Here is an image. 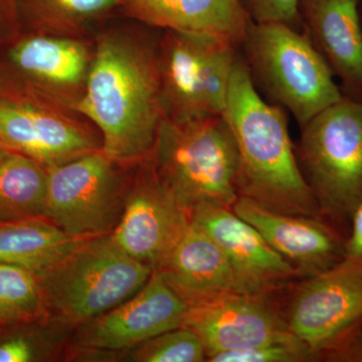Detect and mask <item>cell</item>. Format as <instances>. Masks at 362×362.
Returning a JSON list of instances; mask_svg holds the SVG:
<instances>
[{
    "label": "cell",
    "instance_id": "1",
    "mask_svg": "<svg viewBox=\"0 0 362 362\" xmlns=\"http://www.w3.org/2000/svg\"><path fill=\"white\" fill-rule=\"evenodd\" d=\"M76 109L101 131L103 152L117 164L142 162L165 118L159 44L105 35L90 62Z\"/></svg>",
    "mask_w": 362,
    "mask_h": 362
},
{
    "label": "cell",
    "instance_id": "2",
    "mask_svg": "<svg viewBox=\"0 0 362 362\" xmlns=\"http://www.w3.org/2000/svg\"><path fill=\"white\" fill-rule=\"evenodd\" d=\"M223 115L239 152V197L278 213L324 218L298 163L286 111L255 89L240 54Z\"/></svg>",
    "mask_w": 362,
    "mask_h": 362
},
{
    "label": "cell",
    "instance_id": "3",
    "mask_svg": "<svg viewBox=\"0 0 362 362\" xmlns=\"http://www.w3.org/2000/svg\"><path fill=\"white\" fill-rule=\"evenodd\" d=\"M146 161L189 214L202 206L232 209L239 199V152L223 115L165 117Z\"/></svg>",
    "mask_w": 362,
    "mask_h": 362
},
{
    "label": "cell",
    "instance_id": "4",
    "mask_svg": "<svg viewBox=\"0 0 362 362\" xmlns=\"http://www.w3.org/2000/svg\"><path fill=\"white\" fill-rule=\"evenodd\" d=\"M255 89L289 111L300 128L343 97L308 35L279 23H252L239 47Z\"/></svg>",
    "mask_w": 362,
    "mask_h": 362
},
{
    "label": "cell",
    "instance_id": "5",
    "mask_svg": "<svg viewBox=\"0 0 362 362\" xmlns=\"http://www.w3.org/2000/svg\"><path fill=\"white\" fill-rule=\"evenodd\" d=\"M296 154L323 218L350 226L362 204V101L343 96L313 117Z\"/></svg>",
    "mask_w": 362,
    "mask_h": 362
},
{
    "label": "cell",
    "instance_id": "6",
    "mask_svg": "<svg viewBox=\"0 0 362 362\" xmlns=\"http://www.w3.org/2000/svg\"><path fill=\"white\" fill-rule=\"evenodd\" d=\"M153 271L107 233L90 238L37 277L47 310L66 322L84 324L134 296Z\"/></svg>",
    "mask_w": 362,
    "mask_h": 362
},
{
    "label": "cell",
    "instance_id": "7",
    "mask_svg": "<svg viewBox=\"0 0 362 362\" xmlns=\"http://www.w3.org/2000/svg\"><path fill=\"white\" fill-rule=\"evenodd\" d=\"M237 47L206 35L164 30L159 42L165 117L223 115Z\"/></svg>",
    "mask_w": 362,
    "mask_h": 362
},
{
    "label": "cell",
    "instance_id": "8",
    "mask_svg": "<svg viewBox=\"0 0 362 362\" xmlns=\"http://www.w3.org/2000/svg\"><path fill=\"white\" fill-rule=\"evenodd\" d=\"M116 164L98 149L47 168L45 218L75 237L113 232L128 190Z\"/></svg>",
    "mask_w": 362,
    "mask_h": 362
},
{
    "label": "cell",
    "instance_id": "9",
    "mask_svg": "<svg viewBox=\"0 0 362 362\" xmlns=\"http://www.w3.org/2000/svg\"><path fill=\"white\" fill-rule=\"evenodd\" d=\"M283 317L288 329L324 358L362 320V261L344 257L298 285Z\"/></svg>",
    "mask_w": 362,
    "mask_h": 362
},
{
    "label": "cell",
    "instance_id": "10",
    "mask_svg": "<svg viewBox=\"0 0 362 362\" xmlns=\"http://www.w3.org/2000/svg\"><path fill=\"white\" fill-rule=\"evenodd\" d=\"M270 297L226 293L188 306L182 326L201 338L206 361L216 354L252 349L294 335Z\"/></svg>",
    "mask_w": 362,
    "mask_h": 362
},
{
    "label": "cell",
    "instance_id": "11",
    "mask_svg": "<svg viewBox=\"0 0 362 362\" xmlns=\"http://www.w3.org/2000/svg\"><path fill=\"white\" fill-rule=\"evenodd\" d=\"M190 223V214L158 180L146 161L127 190L112 239L133 259L162 265Z\"/></svg>",
    "mask_w": 362,
    "mask_h": 362
},
{
    "label": "cell",
    "instance_id": "12",
    "mask_svg": "<svg viewBox=\"0 0 362 362\" xmlns=\"http://www.w3.org/2000/svg\"><path fill=\"white\" fill-rule=\"evenodd\" d=\"M188 305L154 270L134 296L84 323L77 343L86 349L122 350L181 327Z\"/></svg>",
    "mask_w": 362,
    "mask_h": 362
},
{
    "label": "cell",
    "instance_id": "13",
    "mask_svg": "<svg viewBox=\"0 0 362 362\" xmlns=\"http://www.w3.org/2000/svg\"><path fill=\"white\" fill-rule=\"evenodd\" d=\"M232 211L254 226L301 277L317 275L344 259L347 237L324 218L278 213L243 197Z\"/></svg>",
    "mask_w": 362,
    "mask_h": 362
},
{
    "label": "cell",
    "instance_id": "14",
    "mask_svg": "<svg viewBox=\"0 0 362 362\" xmlns=\"http://www.w3.org/2000/svg\"><path fill=\"white\" fill-rule=\"evenodd\" d=\"M190 221L218 245L230 262L242 291L272 295L292 279L296 270L232 209L202 206L190 213Z\"/></svg>",
    "mask_w": 362,
    "mask_h": 362
},
{
    "label": "cell",
    "instance_id": "15",
    "mask_svg": "<svg viewBox=\"0 0 362 362\" xmlns=\"http://www.w3.org/2000/svg\"><path fill=\"white\" fill-rule=\"evenodd\" d=\"M361 0H299L304 33L331 73L343 96L362 101Z\"/></svg>",
    "mask_w": 362,
    "mask_h": 362
},
{
    "label": "cell",
    "instance_id": "16",
    "mask_svg": "<svg viewBox=\"0 0 362 362\" xmlns=\"http://www.w3.org/2000/svg\"><path fill=\"white\" fill-rule=\"evenodd\" d=\"M0 142L47 169L98 150L77 124L23 104L0 103Z\"/></svg>",
    "mask_w": 362,
    "mask_h": 362
},
{
    "label": "cell",
    "instance_id": "17",
    "mask_svg": "<svg viewBox=\"0 0 362 362\" xmlns=\"http://www.w3.org/2000/svg\"><path fill=\"white\" fill-rule=\"evenodd\" d=\"M120 11L143 25L216 37L238 49L252 23L240 0H123Z\"/></svg>",
    "mask_w": 362,
    "mask_h": 362
},
{
    "label": "cell",
    "instance_id": "18",
    "mask_svg": "<svg viewBox=\"0 0 362 362\" xmlns=\"http://www.w3.org/2000/svg\"><path fill=\"white\" fill-rule=\"evenodd\" d=\"M156 270L188 306L244 292L225 252L192 221Z\"/></svg>",
    "mask_w": 362,
    "mask_h": 362
},
{
    "label": "cell",
    "instance_id": "19",
    "mask_svg": "<svg viewBox=\"0 0 362 362\" xmlns=\"http://www.w3.org/2000/svg\"><path fill=\"white\" fill-rule=\"evenodd\" d=\"M89 239L69 235L47 218L4 221L0 223V263L40 275Z\"/></svg>",
    "mask_w": 362,
    "mask_h": 362
},
{
    "label": "cell",
    "instance_id": "20",
    "mask_svg": "<svg viewBox=\"0 0 362 362\" xmlns=\"http://www.w3.org/2000/svg\"><path fill=\"white\" fill-rule=\"evenodd\" d=\"M11 57L14 66L28 77L57 88L81 84L90 68L84 45L59 37H30L16 45Z\"/></svg>",
    "mask_w": 362,
    "mask_h": 362
},
{
    "label": "cell",
    "instance_id": "21",
    "mask_svg": "<svg viewBox=\"0 0 362 362\" xmlns=\"http://www.w3.org/2000/svg\"><path fill=\"white\" fill-rule=\"evenodd\" d=\"M47 169L30 157L8 151L0 161V223L45 218Z\"/></svg>",
    "mask_w": 362,
    "mask_h": 362
},
{
    "label": "cell",
    "instance_id": "22",
    "mask_svg": "<svg viewBox=\"0 0 362 362\" xmlns=\"http://www.w3.org/2000/svg\"><path fill=\"white\" fill-rule=\"evenodd\" d=\"M47 312L37 274L0 263V328L40 320Z\"/></svg>",
    "mask_w": 362,
    "mask_h": 362
},
{
    "label": "cell",
    "instance_id": "23",
    "mask_svg": "<svg viewBox=\"0 0 362 362\" xmlns=\"http://www.w3.org/2000/svg\"><path fill=\"white\" fill-rule=\"evenodd\" d=\"M134 361L202 362L206 361V351L197 333L181 326L138 345Z\"/></svg>",
    "mask_w": 362,
    "mask_h": 362
},
{
    "label": "cell",
    "instance_id": "24",
    "mask_svg": "<svg viewBox=\"0 0 362 362\" xmlns=\"http://www.w3.org/2000/svg\"><path fill=\"white\" fill-rule=\"evenodd\" d=\"M35 20L80 23L120 9L123 0H18Z\"/></svg>",
    "mask_w": 362,
    "mask_h": 362
},
{
    "label": "cell",
    "instance_id": "25",
    "mask_svg": "<svg viewBox=\"0 0 362 362\" xmlns=\"http://www.w3.org/2000/svg\"><path fill=\"white\" fill-rule=\"evenodd\" d=\"M211 362H301L317 361L315 356L299 338L291 335L252 349L216 354Z\"/></svg>",
    "mask_w": 362,
    "mask_h": 362
},
{
    "label": "cell",
    "instance_id": "26",
    "mask_svg": "<svg viewBox=\"0 0 362 362\" xmlns=\"http://www.w3.org/2000/svg\"><path fill=\"white\" fill-rule=\"evenodd\" d=\"M252 23H279L304 32L298 11L299 0H240Z\"/></svg>",
    "mask_w": 362,
    "mask_h": 362
},
{
    "label": "cell",
    "instance_id": "27",
    "mask_svg": "<svg viewBox=\"0 0 362 362\" xmlns=\"http://www.w3.org/2000/svg\"><path fill=\"white\" fill-rule=\"evenodd\" d=\"M37 357V349L30 338L11 337L0 340V362H30Z\"/></svg>",
    "mask_w": 362,
    "mask_h": 362
},
{
    "label": "cell",
    "instance_id": "28",
    "mask_svg": "<svg viewBox=\"0 0 362 362\" xmlns=\"http://www.w3.org/2000/svg\"><path fill=\"white\" fill-rule=\"evenodd\" d=\"M324 358L330 361L362 362V320Z\"/></svg>",
    "mask_w": 362,
    "mask_h": 362
},
{
    "label": "cell",
    "instance_id": "29",
    "mask_svg": "<svg viewBox=\"0 0 362 362\" xmlns=\"http://www.w3.org/2000/svg\"><path fill=\"white\" fill-rule=\"evenodd\" d=\"M345 256L362 261V204L356 209L350 223L345 245Z\"/></svg>",
    "mask_w": 362,
    "mask_h": 362
},
{
    "label": "cell",
    "instance_id": "30",
    "mask_svg": "<svg viewBox=\"0 0 362 362\" xmlns=\"http://www.w3.org/2000/svg\"><path fill=\"white\" fill-rule=\"evenodd\" d=\"M14 2H18V0H0V11H4V9H8Z\"/></svg>",
    "mask_w": 362,
    "mask_h": 362
},
{
    "label": "cell",
    "instance_id": "31",
    "mask_svg": "<svg viewBox=\"0 0 362 362\" xmlns=\"http://www.w3.org/2000/svg\"><path fill=\"white\" fill-rule=\"evenodd\" d=\"M9 150L6 149V147H4V145L2 144L1 142H0V161L2 160V159L4 158V156H6L7 153H8Z\"/></svg>",
    "mask_w": 362,
    "mask_h": 362
},
{
    "label": "cell",
    "instance_id": "32",
    "mask_svg": "<svg viewBox=\"0 0 362 362\" xmlns=\"http://www.w3.org/2000/svg\"><path fill=\"white\" fill-rule=\"evenodd\" d=\"M361 21H362V0L361 1Z\"/></svg>",
    "mask_w": 362,
    "mask_h": 362
}]
</instances>
